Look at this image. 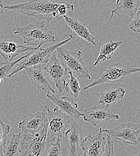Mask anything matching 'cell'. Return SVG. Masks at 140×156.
Here are the masks:
<instances>
[{
    "mask_svg": "<svg viewBox=\"0 0 140 156\" xmlns=\"http://www.w3.org/2000/svg\"><path fill=\"white\" fill-rule=\"evenodd\" d=\"M24 70L28 73L32 85L38 89L46 91L55 92L50 85L49 78L42 65L33 66Z\"/></svg>",
    "mask_w": 140,
    "mask_h": 156,
    "instance_id": "obj_16",
    "label": "cell"
},
{
    "mask_svg": "<svg viewBox=\"0 0 140 156\" xmlns=\"http://www.w3.org/2000/svg\"><path fill=\"white\" fill-rule=\"evenodd\" d=\"M83 132L81 125L74 121L65 134V142L69 156H77L83 140Z\"/></svg>",
    "mask_w": 140,
    "mask_h": 156,
    "instance_id": "obj_13",
    "label": "cell"
},
{
    "mask_svg": "<svg viewBox=\"0 0 140 156\" xmlns=\"http://www.w3.org/2000/svg\"><path fill=\"white\" fill-rule=\"evenodd\" d=\"M107 143V136L104 137L100 129L98 133L95 135H89L83 139L81 147L83 151L82 156H101Z\"/></svg>",
    "mask_w": 140,
    "mask_h": 156,
    "instance_id": "obj_11",
    "label": "cell"
},
{
    "mask_svg": "<svg viewBox=\"0 0 140 156\" xmlns=\"http://www.w3.org/2000/svg\"><path fill=\"white\" fill-rule=\"evenodd\" d=\"M14 34L20 35L23 38V43L29 46L41 47L46 43L56 41L53 31L41 20L37 21L35 24H28L18 28Z\"/></svg>",
    "mask_w": 140,
    "mask_h": 156,
    "instance_id": "obj_2",
    "label": "cell"
},
{
    "mask_svg": "<svg viewBox=\"0 0 140 156\" xmlns=\"http://www.w3.org/2000/svg\"><path fill=\"white\" fill-rule=\"evenodd\" d=\"M68 75L70 78L66 82L64 91L74 98H78L81 91L80 83L77 78L73 76L71 72H68Z\"/></svg>",
    "mask_w": 140,
    "mask_h": 156,
    "instance_id": "obj_23",
    "label": "cell"
},
{
    "mask_svg": "<svg viewBox=\"0 0 140 156\" xmlns=\"http://www.w3.org/2000/svg\"><path fill=\"white\" fill-rule=\"evenodd\" d=\"M44 69L49 78L55 83L59 93H62L64 91L68 72L56 54H53L52 55Z\"/></svg>",
    "mask_w": 140,
    "mask_h": 156,
    "instance_id": "obj_9",
    "label": "cell"
},
{
    "mask_svg": "<svg viewBox=\"0 0 140 156\" xmlns=\"http://www.w3.org/2000/svg\"><path fill=\"white\" fill-rule=\"evenodd\" d=\"M21 133H13L2 148V156H19Z\"/></svg>",
    "mask_w": 140,
    "mask_h": 156,
    "instance_id": "obj_21",
    "label": "cell"
},
{
    "mask_svg": "<svg viewBox=\"0 0 140 156\" xmlns=\"http://www.w3.org/2000/svg\"><path fill=\"white\" fill-rule=\"evenodd\" d=\"M139 11H140V9H139Z\"/></svg>",
    "mask_w": 140,
    "mask_h": 156,
    "instance_id": "obj_31",
    "label": "cell"
},
{
    "mask_svg": "<svg viewBox=\"0 0 140 156\" xmlns=\"http://www.w3.org/2000/svg\"><path fill=\"white\" fill-rule=\"evenodd\" d=\"M21 133V156H44L46 148L47 125L35 133Z\"/></svg>",
    "mask_w": 140,
    "mask_h": 156,
    "instance_id": "obj_6",
    "label": "cell"
},
{
    "mask_svg": "<svg viewBox=\"0 0 140 156\" xmlns=\"http://www.w3.org/2000/svg\"><path fill=\"white\" fill-rule=\"evenodd\" d=\"M28 55V53L19 58L15 61H5L0 62V84L6 80L7 78H9V75L14 69L16 65L21 61L22 59L25 58Z\"/></svg>",
    "mask_w": 140,
    "mask_h": 156,
    "instance_id": "obj_22",
    "label": "cell"
},
{
    "mask_svg": "<svg viewBox=\"0 0 140 156\" xmlns=\"http://www.w3.org/2000/svg\"><path fill=\"white\" fill-rule=\"evenodd\" d=\"M122 43V41H110L103 44L101 46L99 55L94 63L93 66L96 67L101 62L111 58Z\"/></svg>",
    "mask_w": 140,
    "mask_h": 156,
    "instance_id": "obj_20",
    "label": "cell"
},
{
    "mask_svg": "<svg viewBox=\"0 0 140 156\" xmlns=\"http://www.w3.org/2000/svg\"><path fill=\"white\" fill-rule=\"evenodd\" d=\"M126 90L121 87L116 89L106 90L101 93L98 103L101 106L108 107L118 103L124 98Z\"/></svg>",
    "mask_w": 140,
    "mask_h": 156,
    "instance_id": "obj_19",
    "label": "cell"
},
{
    "mask_svg": "<svg viewBox=\"0 0 140 156\" xmlns=\"http://www.w3.org/2000/svg\"><path fill=\"white\" fill-rule=\"evenodd\" d=\"M13 1H16L17 0H13Z\"/></svg>",
    "mask_w": 140,
    "mask_h": 156,
    "instance_id": "obj_30",
    "label": "cell"
},
{
    "mask_svg": "<svg viewBox=\"0 0 140 156\" xmlns=\"http://www.w3.org/2000/svg\"><path fill=\"white\" fill-rule=\"evenodd\" d=\"M4 5L2 3V1L0 0V15L4 14Z\"/></svg>",
    "mask_w": 140,
    "mask_h": 156,
    "instance_id": "obj_28",
    "label": "cell"
},
{
    "mask_svg": "<svg viewBox=\"0 0 140 156\" xmlns=\"http://www.w3.org/2000/svg\"><path fill=\"white\" fill-rule=\"evenodd\" d=\"M140 72V67H132L123 66L121 62L115 63L101 67L98 76L90 84L84 87V90L104 83H119L129 75Z\"/></svg>",
    "mask_w": 140,
    "mask_h": 156,
    "instance_id": "obj_3",
    "label": "cell"
},
{
    "mask_svg": "<svg viewBox=\"0 0 140 156\" xmlns=\"http://www.w3.org/2000/svg\"><path fill=\"white\" fill-rule=\"evenodd\" d=\"M63 18L74 35L94 46H97V39L90 33L86 23L80 22L79 20L67 16V15L63 16Z\"/></svg>",
    "mask_w": 140,
    "mask_h": 156,
    "instance_id": "obj_17",
    "label": "cell"
},
{
    "mask_svg": "<svg viewBox=\"0 0 140 156\" xmlns=\"http://www.w3.org/2000/svg\"><path fill=\"white\" fill-rule=\"evenodd\" d=\"M65 0H30L27 2L4 6V9L16 12L27 16H32L39 20L49 22L60 19L59 9L65 4Z\"/></svg>",
    "mask_w": 140,
    "mask_h": 156,
    "instance_id": "obj_1",
    "label": "cell"
},
{
    "mask_svg": "<svg viewBox=\"0 0 140 156\" xmlns=\"http://www.w3.org/2000/svg\"><path fill=\"white\" fill-rule=\"evenodd\" d=\"M10 131V125L3 122L0 118V156H2V148L6 144V139Z\"/></svg>",
    "mask_w": 140,
    "mask_h": 156,
    "instance_id": "obj_25",
    "label": "cell"
},
{
    "mask_svg": "<svg viewBox=\"0 0 140 156\" xmlns=\"http://www.w3.org/2000/svg\"><path fill=\"white\" fill-rule=\"evenodd\" d=\"M46 96L56 106V108L73 118L77 119L82 117L83 113L78 109V105L73 98L68 97L60 98L55 92L52 91H47Z\"/></svg>",
    "mask_w": 140,
    "mask_h": 156,
    "instance_id": "obj_12",
    "label": "cell"
},
{
    "mask_svg": "<svg viewBox=\"0 0 140 156\" xmlns=\"http://www.w3.org/2000/svg\"><path fill=\"white\" fill-rule=\"evenodd\" d=\"M82 117L84 121L91 124L94 127L102 122L119 119V115L112 112L110 111L108 107L105 106H94L86 109Z\"/></svg>",
    "mask_w": 140,
    "mask_h": 156,
    "instance_id": "obj_10",
    "label": "cell"
},
{
    "mask_svg": "<svg viewBox=\"0 0 140 156\" xmlns=\"http://www.w3.org/2000/svg\"><path fill=\"white\" fill-rule=\"evenodd\" d=\"M101 156H115L113 141L112 138L108 135L107 136V143L105 150Z\"/></svg>",
    "mask_w": 140,
    "mask_h": 156,
    "instance_id": "obj_26",
    "label": "cell"
},
{
    "mask_svg": "<svg viewBox=\"0 0 140 156\" xmlns=\"http://www.w3.org/2000/svg\"><path fill=\"white\" fill-rule=\"evenodd\" d=\"M59 59L68 72H71L79 78L91 79L90 74L86 67L80 51L72 52L62 46L56 49Z\"/></svg>",
    "mask_w": 140,
    "mask_h": 156,
    "instance_id": "obj_7",
    "label": "cell"
},
{
    "mask_svg": "<svg viewBox=\"0 0 140 156\" xmlns=\"http://www.w3.org/2000/svg\"><path fill=\"white\" fill-rule=\"evenodd\" d=\"M73 39H74L73 35H70L68 39L58 42L49 47L46 48L37 47L36 49L29 52L28 55L25 58L22 59L16 65L14 69L10 74L9 78L12 77L13 75L26 68L36 65H42L47 63L57 48L66 44Z\"/></svg>",
    "mask_w": 140,
    "mask_h": 156,
    "instance_id": "obj_4",
    "label": "cell"
},
{
    "mask_svg": "<svg viewBox=\"0 0 140 156\" xmlns=\"http://www.w3.org/2000/svg\"><path fill=\"white\" fill-rule=\"evenodd\" d=\"M134 19L130 23L129 27V28L135 33H140V12L137 13V15L133 18Z\"/></svg>",
    "mask_w": 140,
    "mask_h": 156,
    "instance_id": "obj_27",
    "label": "cell"
},
{
    "mask_svg": "<svg viewBox=\"0 0 140 156\" xmlns=\"http://www.w3.org/2000/svg\"><path fill=\"white\" fill-rule=\"evenodd\" d=\"M62 150L60 145V139L49 144L46 148L44 156H61Z\"/></svg>",
    "mask_w": 140,
    "mask_h": 156,
    "instance_id": "obj_24",
    "label": "cell"
},
{
    "mask_svg": "<svg viewBox=\"0 0 140 156\" xmlns=\"http://www.w3.org/2000/svg\"><path fill=\"white\" fill-rule=\"evenodd\" d=\"M101 130L125 146H135L140 144V123L128 122L110 129L101 128Z\"/></svg>",
    "mask_w": 140,
    "mask_h": 156,
    "instance_id": "obj_8",
    "label": "cell"
},
{
    "mask_svg": "<svg viewBox=\"0 0 140 156\" xmlns=\"http://www.w3.org/2000/svg\"><path fill=\"white\" fill-rule=\"evenodd\" d=\"M140 156V151L138 153H137L135 155H134V156Z\"/></svg>",
    "mask_w": 140,
    "mask_h": 156,
    "instance_id": "obj_29",
    "label": "cell"
},
{
    "mask_svg": "<svg viewBox=\"0 0 140 156\" xmlns=\"http://www.w3.org/2000/svg\"><path fill=\"white\" fill-rule=\"evenodd\" d=\"M47 124V115L43 112L30 114L19 123V128L25 133H35Z\"/></svg>",
    "mask_w": 140,
    "mask_h": 156,
    "instance_id": "obj_14",
    "label": "cell"
},
{
    "mask_svg": "<svg viewBox=\"0 0 140 156\" xmlns=\"http://www.w3.org/2000/svg\"><path fill=\"white\" fill-rule=\"evenodd\" d=\"M37 48L20 44L12 40L0 39V55L5 61H11L21 54L31 52Z\"/></svg>",
    "mask_w": 140,
    "mask_h": 156,
    "instance_id": "obj_15",
    "label": "cell"
},
{
    "mask_svg": "<svg viewBox=\"0 0 140 156\" xmlns=\"http://www.w3.org/2000/svg\"><path fill=\"white\" fill-rule=\"evenodd\" d=\"M47 112L46 145L61 139L72 121V117L66 114L58 108L51 110L46 106Z\"/></svg>",
    "mask_w": 140,
    "mask_h": 156,
    "instance_id": "obj_5",
    "label": "cell"
},
{
    "mask_svg": "<svg viewBox=\"0 0 140 156\" xmlns=\"http://www.w3.org/2000/svg\"><path fill=\"white\" fill-rule=\"evenodd\" d=\"M140 8V0H117L114 9L111 12V17L122 13L134 18Z\"/></svg>",
    "mask_w": 140,
    "mask_h": 156,
    "instance_id": "obj_18",
    "label": "cell"
}]
</instances>
